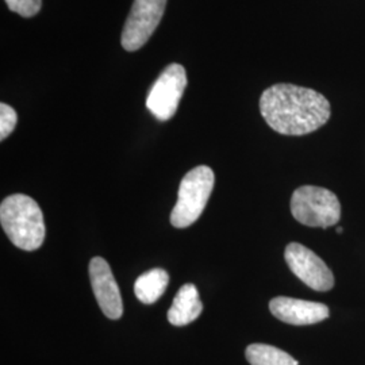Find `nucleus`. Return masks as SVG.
<instances>
[{
    "instance_id": "f257e3e1",
    "label": "nucleus",
    "mask_w": 365,
    "mask_h": 365,
    "mask_svg": "<svg viewBox=\"0 0 365 365\" xmlns=\"http://www.w3.org/2000/svg\"><path fill=\"white\" fill-rule=\"evenodd\" d=\"M260 113L279 134L306 135L327 125L331 107L319 92L282 83L262 92Z\"/></svg>"
},
{
    "instance_id": "f03ea898",
    "label": "nucleus",
    "mask_w": 365,
    "mask_h": 365,
    "mask_svg": "<svg viewBox=\"0 0 365 365\" xmlns=\"http://www.w3.org/2000/svg\"><path fill=\"white\" fill-rule=\"evenodd\" d=\"M0 223L16 248L33 252L45 240V222L38 203L30 196L14 194L0 205Z\"/></svg>"
},
{
    "instance_id": "7ed1b4c3",
    "label": "nucleus",
    "mask_w": 365,
    "mask_h": 365,
    "mask_svg": "<svg viewBox=\"0 0 365 365\" xmlns=\"http://www.w3.org/2000/svg\"><path fill=\"white\" fill-rule=\"evenodd\" d=\"M215 176L207 165H199L182 178L178 202L170 212V223L178 229H184L195 223L209 202L214 188Z\"/></svg>"
},
{
    "instance_id": "20e7f679",
    "label": "nucleus",
    "mask_w": 365,
    "mask_h": 365,
    "mask_svg": "<svg viewBox=\"0 0 365 365\" xmlns=\"http://www.w3.org/2000/svg\"><path fill=\"white\" fill-rule=\"evenodd\" d=\"M291 212L302 225L327 229L339 223L341 205L336 194L327 188L303 185L292 194Z\"/></svg>"
},
{
    "instance_id": "39448f33",
    "label": "nucleus",
    "mask_w": 365,
    "mask_h": 365,
    "mask_svg": "<svg viewBox=\"0 0 365 365\" xmlns=\"http://www.w3.org/2000/svg\"><path fill=\"white\" fill-rule=\"evenodd\" d=\"M187 73L180 64H170L158 76L146 96L148 110L158 120H170L178 111L184 90Z\"/></svg>"
},
{
    "instance_id": "423d86ee",
    "label": "nucleus",
    "mask_w": 365,
    "mask_h": 365,
    "mask_svg": "<svg viewBox=\"0 0 365 365\" xmlns=\"http://www.w3.org/2000/svg\"><path fill=\"white\" fill-rule=\"evenodd\" d=\"M167 0H134L123 26L120 43L128 52L141 49L160 25Z\"/></svg>"
},
{
    "instance_id": "0eeeda50",
    "label": "nucleus",
    "mask_w": 365,
    "mask_h": 365,
    "mask_svg": "<svg viewBox=\"0 0 365 365\" xmlns=\"http://www.w3.org/2000/svg\"><path fill=\"white\" fill-rule=\"evenodd\" d=\"M288 268L306 286L315 291H330L334 287V276L331 269L312 249L298 242H291L284 252Z\"/></svg>"
},
{
    "instance_id": "6e6552de",
    "label": "nucleus",
    "mask_w": 365,
    "mask_h": 365,
    "mask_svg": "<svg viewBox=\"0 0 365 365\" xmlns=\"http://www.w3.org/2000/svg\"><path fill=\"white\" fill-rule=\"evenodd\" d=\"M90 279L96 302L107 318L119 319L123 314L120 291L108 262L102 257L90 261Z\"/></svg>"
},
{
    "instance_id": "1a4fd4ad",
    "label": "nucleus",
    "mask_w": 365,
    "mask_h": 365,
    "mask_svg": "<svg viewBox=\"0 0 365 365\" xmlns=\"http://www.w3.org/2000/svg\"><path fill=\"white\" fill-rule=\"evenodd\" d=\"M269 310L277 319L288 325L303 327L325 321L330 315L327 304L310 300L277 297L269 302Z\"/></svg>"
},
{
    "instance_id": "9d476101",
    "label": "nucleus",
    "mask_w": 365,
    "mask_h": 365,
    "mask_svg": "<svg viewBox=\"0 0 365 365\" xmlns=\"http://www.w3.org/2000/svg\"><path fill=\"white\" fill-rule=\"evenodd\" d=\"M202 312L203 304L199 299L197 288L191 283H187L178 291L167 317L170 325L185 327L197 319Z\"/></svg>"
},
{
    "instance_id": "9b49d317",
    "label": "nucleus",
    "mask_w": 365,
    "mask_h": 365,
    "mask_svg": "<svg viewBox=\"0 0 365 365\" xmlns=\"http://www.w3.org/2000/svg\"><path fill=\"white\" fill-rule=\"evenodd\" d=\"M170 284V274L161 268H155L138 276L134 283V294L144 304H153L163 297Z\"/></svg>"
},
{
    "instance_id": "f8f14e48",
    "label": "nucleus",
    "mask_w": 365,
    "mask_h": 365,
    "mask_svg": "<svg viewBox=\"0 0 365 365\" xmlns=\"http://www.w3.org/2000/svg\"><path fill=\"white\" fill-rule=\"evenodd\" d=\"M245 356L250 365H299L291 354L267 344L249 345Z\"/></svg>"
},
{
    "instance_id": "ddd939ff",
    "label": "nucleus",
    "mask_w": 365,
    "mask_h": 365,
    "mask_svg": "<svg viewBox=\"0 0 365 365\" xmlns=\"http://www.w3.org/2000/svg\"><path fill=\"white\" fill-rule=\"evenodd\" d=\"M10 11L16 13L24 18H31L37 15L42 6V0H6Z\"/></svg>"
},
{
    "instance_id": "4468645a",
    "label": "nucleus",
    "mask_w": 365,
    "mask_h": 365,
    "mask_svg": "<svg viewBox=\"0 0 365 365\" xmlns=\"http://www.w3.org/2000/svg\"><path fill=\"white\" fill-rule=\"evenodd\" d=\"M18 122V115L11 106L0 105V140L4 141L11 133Z\"/></svg>"
},
{
    "instance_id": "2eb2a0df",
    "label": "nucleus",
    "mask_w": 365,
    "mask_h": 365,
    "mask_svg": "<svg viewBox=\"0 0 365 365\" xmlns=\"http://www.w3.org/2000/svg\"><path fill=\"white\" fill-rule=\"evenodd\" d=\"M342 232H344V229H342V227H339V229H337V233H339V235H341Z\"/></svg>"
}]
</instances>
